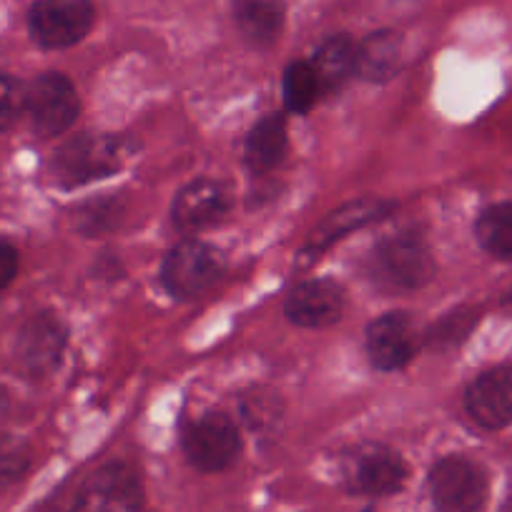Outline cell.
Wrapping results in <instances>:
<instances>
[{
  "label": "cell",
  "mask_w": 512,
  "mask_h": 512,
  "mask_svg": "<svg viewBox=\"0 0 512 512\" xmlns=\"http://www.w3.org/2000/svg\"><path fill=\"white\" fill-rule=\"evenodd\" d=\"M18 274V251L13 249L8 241L0 239V289H6L8 284L16 279Z\"/></svg>",
  "instance_id": "obj_25"
},
{
  "label": "cell",
  "mask_w": 512,
  "mask_h": 512,
  "mask_svg": "<svg viewBox=\"0 0 512 512\" xmlns=\"http://www.w3.org/2000/svg\"><path fill=\"white\" fill-rule=\"evenodd\" d=\"M392 209V204L387 201H379V199H357V201H349V204L339 206L337 211L327 216L322 224L314 229L312 239H309L307 249L304 254L307 256H317L322 254L324 249L339 241L342 236H347L349 231L354 229H362V226L372 224V221L382 219L387 211Z\"/></svg>",
  "instance_id": "obj_15"
},
{
  "label": "cell",
  "mask_w": 512,
  "mask_h": 512,
  "mask_svg": "<svg viewBox=\"0 0 512 512\" xmlns=\"http://www.w3.org/2000/svg\"><path fill=\"white\" fill-rule=\"evenodd\" d=\"M284 16V0H234L236 26L256 48H269L282 36Z\"/></svg>",
  "instance_id": "obj_16"
},
{
  "label": "cell",
  "mask_w": 512,
  "mask_h": 512,
  "mask_svg": "<svg viewBox=\"0 0 512 512\" xmlns=\"http://www.w3.org/2000/svg\"><path fill=\"white\" fill-rule=\"evenodd\" d=\"M121 161V146L113 136L81 134L66 141L53 154L48 171H51L53 184L61 189H78L91 181L113 176L121 169Z\"/></svg>",
  "instance_id": "obj_2"
},
{
  "label": "cell",
  "mask_w": 512,
  "mask_h": 512,
  "mask_svg": "<svg viewBox=\"0 0 512 512\" xmlns=\"http://www.w3.org/2000/svg\"><path fill=\"white\" fill-rule=\"evenodd\" d=\"M322 93V83H319V76L312 63L294 61L284 71V103H287L292 113H299V116L309 113Z\"/></svg>",
  "instance_id": "obj_21"
},
{
  "label": "cell",
  "mask_w": 512,
  "mask_h": 512,
  "mask_svg": "<svg viewBox=\"0 0 512 512\" xmlns=\"http://www.w3.org/2000/svg\"><path fill=\"white\" fill-rule=\"evenodd\" d=\"M374 282L392 292H412L435 277V259L430 246L417 234L384 236L369 256Z\"/></svg>",
  "instance_id": "obj_1"
},
{
  "label": "cell",
  "mask_w": 512,
  "mask_h": 512,
  "mask_svg": "<svg viewBox=\"0 0 512 512\" xmlns=\"http://www.w3.org/2000/svg\"><path fill=\"white\" fill-rule=\"evenodd\" d=\"M322 91H339L357 73V43L347 36H332L317 48L312 58Z\"/></svg>",
  "instance_id": "obj_19"
},
{
  "label": "cell",
  "mask_w": 512,
  "mask_h": 512,
  "mask_svg": "<svg viewBox=\"0 0 512 512\" xmlns=\"http://www.w3.org/2000/svg\"><path fill=\"white\" fill-rule=\"evenodd\" d=\"M402 63V38L392 31L372 33L357 46V76L369 83H384L397 76Z\"/></svg>",
  "instance_id": "obj_18"
},
{
  "label": "cell",
  "mask_w": 512,
  "mask_h": 512,
  "mask_svg": "<svg viewBox=\"0 0 512 512\" xmlns=\"http://www.w3.org/2000/svg\"><path fill=\"white\" fill-rule=\"evenodd\" d=\"M367 354L382 372L407 367L417 354V329L410 314L390 312L374 319L367 329Z\"/></svg>",
  "instance_id": "obj_10"
},
{
  "label": "cell",
  "mask_w": 512,
  "mask_h": 512,
  "mask_svg": "<svg viewBox=\"0 0 512 512\" xmlns=\"http://www.w3.org/2000/svg\"><path fill=\"white\" fill-rule=\"evenodd\" d=\"M181 442L189 462L201 472L226 470L234 465L241 452L239 430L224 412H209L191 422Z\"/></svg>",
  "instance_id": "obj_8"
},
{
  "label": "cell",
  "mask_w": 512,
  "mask_h": 512,
  "mask_svg": "<svg viewBox=\"0 0 512 512\" xmlns=\"http://www.w3.org/2000/svg\"><path fill=\"white\" fill-rule=\"evenodd\" d=\"M91 0H36L31 8V36L43 48H71L93 26Z\"/></svg>",
  "instance_id": "obj_9"
},
{
  "label": "cell",
  "mask_w": 512,
  "mask_h": 512,
  "mask_svg": "<svg viewBox=\"0 0 512 512\" xmlns=\"http://www.w3.org/2000/svg\"><path fill=\"white\" fill-rule=\"evenodd\" d=\"M226 209H229V196H226L224 186L219 181L196 179L176 194L171 216L181 231L194 234V231L216 224L226 214Z\"/></svg>",
  "instance_id": "obj_14"
},
{
  "label": "cell",
  "mask_w": 512,
  "mask_h": 512,
  "mask_svg": "<svg viewBox=\"0 0 512 512\" xmlns=\"http://www.w3.org/2000/svg\"><path fill=\"white\" fill-rule=\"evenodd\" d=\"M66 349V327L56 314H36L28 319L16 342V359L31 377H46L58 367Z\"/></svg>",
  "instance_id": "obj_11"
},
{
  "label": "cell",
  "mask_w": 512,
  "mask_h": 512,
  "mask_svg": "<svg viewBox=\"0 0 512 512\" xmlns=\"http://www.w3.org/2000/svg\"><path fill=\"white\" fill-rule=\"evenodd\" d=\"M284 312H287L289 322H294L297 327H329L342 317L344 292L332 279H309L289 292Z\"/></svg>",
  "instance_id": "obj_13"
},
{
  "label": "cell",
  "mask_w": 512,
  "mask_h": 512,
  "mask_svg": "<svg viewBox=\"0 0 512 512\" xmlns=\"http://www.w3.org/2000/svg\"><path fill=\"white\" fill-rule=\"evenodd\" d=\"M342 480L347 490L357 495H395L405 485L407 465L400 452L390 447L359 445L342 457Z\"/></svg>",
  "instance_id": "obj_4"
},
{
  "label": "cell",
  "mask_w": 512,
  "mask_h": 512,
  "mask_svg": "<svg viewBox=\"0 0 512 512\" xmlns=\"http://www.w3.org/2000/svg\"><path fill=\"white\" fill-rule=\"evenodd\" d=\"M472 324H475V314L472 312L450 314V317H445L435 329H432L427 342H430L432 347H437V344H440V347H445V344H457L467 337Z\"/></svg>",
  "instance_id": "obj_24"
},
{
  "label": "cell",
  "mask_w": 512,
  "mask_h": 512,
  "mask_svg": "<svg viewBox=\"0 0 512 512\" xmlns=\"http://www.w3.org/2000/svg\"><path fill=\"white\" fill-rule=\"evenodd\" d=\"M141 505L139 475L123 462H111L83 482L68 512H141Z\"/></svg>",
  "instance_id": "obj_7"
},
{
  "label": "cell",
  "mask_w": 512,
  "mask_h": 512,
  "mask_svg": "<svg viewBox=\"0 0 512 512\" xmlns=\"http://www.w3.org/2000/svg\"><path fill=\"white\" fill-rule=\"evenodd\" d=\"M287 154V118L282 113H269L251 128L244 146V161L254 174H267L277 169Z\"/></svg>",
  "instance_id": "obj_17"
},
{
  "label": "cell",
  "mask_w": 512,
  "mask_h": 512,
  "mask_svg": "<svg viewBox=\"0 0 512 512\" xmlns=\"http://www.w3.org/2000/svg\"><path fill=\"white\" fill-rule=\"evenodd\" d=\"M507 512H512V505H510V510H507Z\"/></svg>",
  "instance_id": "obj_27"
},
{
  "label": "cell",
  "mask_w": 512,
  "mask_h": 512,
  "mask_svg": "<svg viewBox=\"0 0 512 512\" xmlns=\"http://www.w3.org/2000/svg\"><path fill=\"white\" fill-rule=\"evenodd\" d=\"M475 234L487 254L512 262V204H497L482 211Z\"/></svg>",
  "instance_id": "obj_20"
},
{
  "label": "cell",
  "mask_w": 512,
  "mask_h": 512,
  "mask_svg": "<svg viewBox=\"0 0 512 512\" xmlns=\"http://www.w3.org/2000/svg\"><path fill=\"white\" fill-rule=\"evenodd\" d=\"M81 113V98L63 73H43L26 91V116L41 139L66 134Z\"/></svg>",
  "instance_id": "obj_5"
},
{
  "label": "cell",
  "mask_w": 512,
  "mask_h": 512,
  "mask_svg": "<svg viewBox=\"0 0 512 512\" xmlns=\"http://www.w3.org/2000/svg\"><path fill=\"white\" fill-rule=\"evenodd\" d=\"M224 272V256L199 239L176 244L161 264V282L176 299H194L204 294Z\"/></svg>",
  "instance_id": "obj_3"
},
{
  "label": "cell",
  "mask_w": 512,
  "mask_h": 512,
  "mask_svg": "<svg viewBox=\"0 0 512 512\" xmlns=\"http://www.w3.org/2000/svg\"><path fill=\"white\" fill-rule=\"evenodd\" d=\"M430 495L437 512H480L487 500V477L467 457L450 455L432 467Z\"/></svg>",
  "instance_id": "obj_6"
},
{
  "label": "cell",
  "mask_w": 512,
  "mask_h": 512,
  "mask_svg": "<svg viewBox=\"0 0 512 512\" xmlns=\"http://www.w3.org/2000/svg\"><path fill=\"white\" fill-rule=\"evenodd\" d=\"M241 417L251 430H272L282 420V400L269 390H251L241 397Z\"/></svg>",
  "instance_id": "obj_22"
},
{
  "label": "cell",
  "mask_w": 512,
  "mask_h": 512,
  "mask_svg": "<svg viewBox=\"0 0 512 512\" xmlns=\"http://www.w3.org/2000/svg\"><path fill=\"white\" fill-rule=\"evenodd\" d=\"M465 407L485 430L512 425V367H492L472 379L465 392Z\"/></svg>",
  "instance_id": "obj_12"
},
{
  "label": "cell",
  "mask_w": 512,
  "mask_h": 512,
  "mask_svg": "<svg viewBox=\"0 0 512 512\" xmlns=\"http://www.w3.org/2000/svg\"><path fill=\"white\" fill-rule=\"evenodd\" d=\"M23 470V457L18 452L0 450V485L18 475Z\"/></svg>",
  "instance_id": "obj_26"
},
{
  "label": "cell",
  "mask_w": 512,
  "mask_h": 512,
  "mask_svg": "<svg viewBox=\"0 0 512 512\" xmlns=\"http://www.w3.org/2000/svg\"><path fill=\"white\" fill-rule=\"evenodd\" d=\"M26 91L16 76H0V131H8L26 113Z\"/></svg>",
  "instance_id": "obj_23"
}]
</instances>
